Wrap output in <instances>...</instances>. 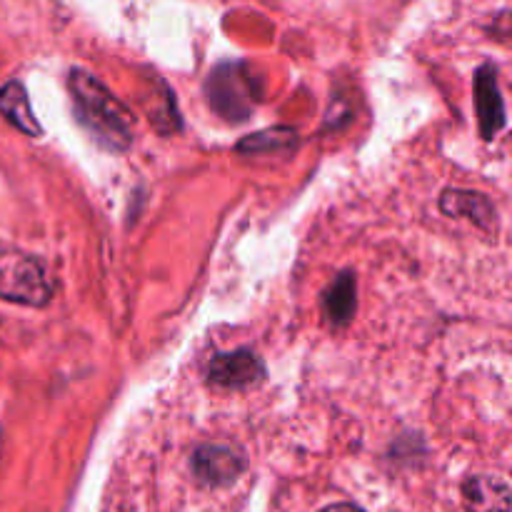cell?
<instances>
[{"label": "cell", "mask_w": 512, "mask_h": 512, "mask_svg": "<svg viewBox=\"0 0 512 512\" xmlns=\"http://www.w3.org/2000/svg\"><path fill=\"white\" fill-rule=\"evenodd\" d=\"M298 143V133L290 128H275V130H263V133H255L250 138L240 140L238 150L240 153H280V150H290Z\"/></svg>", "instance_id": "obj_11"}, {"label": "cell", "mask_w": 512, "mask_h": 512, "mask_svg": "<svg viewBox=\"0 0 512 512\" xmlns=\"http://www.w3.org/2000/svg\"><path fill=\"white\" fill-rule=\"evenodd\" d=\"M0 110L5 113V118L15 125L18 130H23L25 135H40L38 120L33 118V110H30L28 93L20 83H8L0 90Z\"/></svg>", "instance_id": "obj_8"}, {"label": "cell", "mask_w": 512, "mask_h": 512, "mask_svg": "<svg viewBox=\"0 0 512 512\" xmlns=\"http://www.w3.org/2000/svg\"><path fill=\"white\" fill-rule=\"evenodd\" d=\"M0 298L25 305H45L50 300V283L38 260L28 255L0 258Z\"/></svg>", "instance_id": "obj_3"}, {"label": "cell", "mask_w": 512, "mask_h": 512, "mask_svg": "<svg viewBox=\"0 0 512 512\" xmlns=\"http://www.w3.org/2000/svg\"><path fill=\"white\" fill-rule=\"evenodd\" d=\"M75 113L88 133L108 150H125L133 140V123L125 105L85 70H73L68 78Z\"/></svg>", "instance_id": "obj_1"}, {"label": "cell", "mask_w": 512, "mask_h": 512, "mask_svg": "<svg viewBox=\"0 0 512 512\" xmlns=\"http://www.w3.org/2000/svg\"><path fill=\"white\" fill-rule=\"evenodd\" d=\"M325 315L330 318V323L345 325L355 313V275L343 273L328 290H325L323 298Z\"/></svg>", "instance_id": "obj_9"}, {"label": "cell", "mask_w": 512, "mask_h": 512, "mask_svg": "<svg viewBox=\"0 0 512 512\" xmlns=\"http://www.w3.org/2000/svg\"><path fill=\"white\" fill-rule=\"evenodd\" d=\"M443 210L445 213L455 215V218H475L480 225H485L483 215L485 218H490V215H495V208L488 203V200L483 198L480 193H460V190H448V193L443 195ZM488 228V225H485Z\"/></svg>", "instance_id": "obj_10"}, {"label": "cell", "mask_w": 512, "mask_h": 512, "mask_svg": "<svg viewBox=\"0 0 512 512\" xmlns=\"http://www.w3.org/2000/svg\"><path fill=\"white\" fill-rule=\"evenodd\" d=\"M320 512H365V510L358 508V505L340 503V505H330V508H325V510H320Z\"/></svg>", "instance_id": "obj_12"}, {"label": "cell", "mask_w": 512, "mask_h": 512, "mask_svg": "<svg viewBox=\"0 0 512 512\" xmlns=\"http://www.w3.org/2000/svg\"><path fill=\"white\" fill-rule=\"evenodd\" d=\"M475 93H478V115L480 130L485 138H495L505 128V103L500 95L495 68H483L475 80Z\"/></svg>", "instance_id": "obj_7"}, {"label": "cell", "mask_w": 512, "mask_h": 512, "mask_svg": "<svg viewBox=\"0 0 512 512\" xmlns=\"http://www.w3.org/2000/svg\"><path fill=\"white\" fill-rule=\"evenodd\" d=\"M205 90H208L210 108L223 115L225 120H233V123L248 120V115L255 108V100H258L253 75L240 63H220L210 73Z\"/></svg>", "instance_id": "obj_2"}, {"label": "cell", "mask_w": 512, "mask_h": 512, "mask_svg": "<svg viewBox=\"0 0 512 512\" xmlns=\"http://www.w3.org/2000/svg\"><path fill=\"white\" fill-rule=\"evenodd\" d=\"M245 470V458L233 448L203 445L193 455V473L205 485H228Z\"/></svg>", "instance_id": "obj_4"}, {"label": "cell", "mask_w": 512, "mask_h": 512, "mask_svg": "<svg viewBox=\"0 0 512 512\" xmlns=\"http://www.w3.org/2000/svg\"><path fill=\"white\" fill-rule=\"evenodd\" d=\"M463 503L468 512H510V488L495 475H473L463 485Z\"/></svg>", "instance_id": "obj_6"}, {"label": "cell", "mask_w": 512, "mask_h": 512, "mask_svg": "<svg viewBox=\"0 0 512 512\" xmlns=\"http://www.w3.org/2000/svg\"><path fill=\"white\" fill-rule=\"evenodd\" d=\"M265 375L263 363L255 358L248 350H238V353L220 355L210 363L208 380L213 385H220V388H250V385L260 383Z\"/></svg>", "instance_id": "obj_5"}]
</instances>
